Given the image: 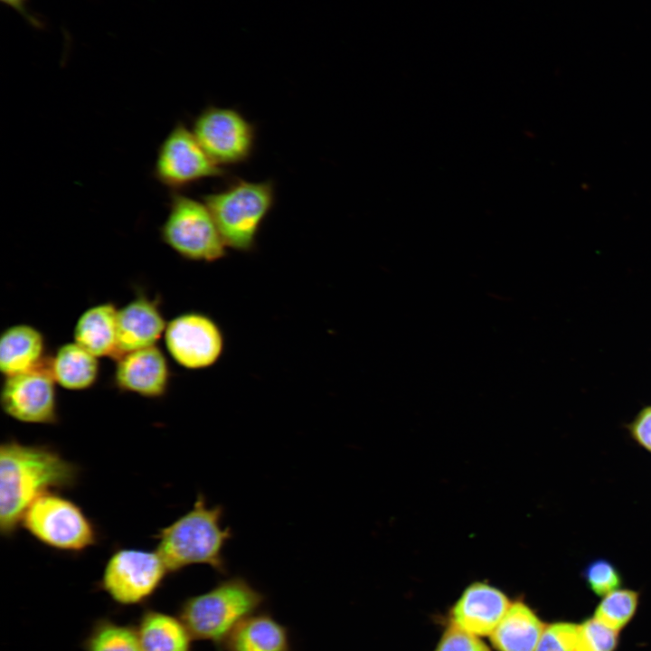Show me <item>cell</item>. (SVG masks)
<instances>
[{
    "mask_svg": "<svg viewBox=\"0 0 651 651\" xmlns=\"http://www.w3.org/2000/svg\"><path fill=\"white\" fill-rule=\"evenodd\" d=\"M80 467L56 449L8 439L0 446V532L10 537L39 496L77 485Z\"/></svg>",
    "mask_w": 651,
    "mask_h": 651,
    "instance_id": "1",
    "label": "cell"
},
{
    "mask_svg": "<svg viewBox=\"0 0 651 651\" xmlns=\"http://www.w3.org/2000/svg\"><path fill=\"white\" fill-rule=\"evenodd\" d=\"M222 506L208 505L199 494L188 512L158 531L156 551L169 574L196 564L226 573L223 550L231 533L222 524Z\"/></svg>",
    "mask_w": 651,
    "mask_h": 651,
    "instance_id": "2",
    "label": "cell"
},
{
    "mask_svg": "<svg viewBox=\"0 0 651 651\" xmlns=\"http://www.w3.org/2000/svg\"><path fill=\"white\" fill-rule=\"evenodd\" d=\"M265 602L261 591L236 575L219 581L206 592L184 599L177 615L193 639L211 641L218 648L241 621L259 611Z\"/></svg>",
    "mask_w": 651,
    "mask_h": 651,
    "instance_id": "3",
    "label": "cell"
},
{
    "mask_svg": "<svg viewBox=\"0 0 651 651\" xmlns=\"http://www.w3.org/2000/svg\"><path fill=\"white\" fill-rule=\"evenodd\" d=\"M228 248L250 252L259 227L275 203L272 180H233L225 189L202 197Z\"/></svg>",
    "mask_w": 651,
    "mask_h": 651,
    "instance_id": "4",
    "label": "cell"
},
{
    "mask_svg": "<svg viewBox=\"0 0 651 651\" xmlns=\"http://www.w3.org/2000/svg\"><path fill=\"white\" fill-rule=\"evenodd\" d=\"M164 243L184 259L212 263L224 258L227 245L206 204L173 192L160 227Z\"/></svg>",
    "mask_w": 651,
    "mask_h": 651,
    "instance_id": "5",
    "label": "cell"
},
{
    "mask_svg": "<svg viewBox=\"0 0 651 651\" xmlns=\"http://www.w3.org/2000/svg\"><path fill=\"white\" fill-rule=\"evenodd\" d=\"M21 526L58 551L80 552L98 541L96 527L81 507L57 492L35 499L24 513Z\"/></svg>",
    "mask_w": 651,
    "mask_h": 651,
    "instance_id": "6",
    "label": "cell"
},
{
    "mask_svg": "<svg viewBox=\"0 0 651 651\" xmlns=\"http://www.w3.org/2000/svg\"><path fill=\"white\" fill-rule=\"evenodd\" d=\"M168 574L156 551L122 548L108 558L99 587L118 605H139L159 590Z\"/></svg>",
    "mask_w": 651,
    "mask_h": 651,
    "instance_id": "7",
    "label": "cell"
},
{
    "mask_svg": "<svg viewBox=\"0 0 651 651\" xmlns=\"http://www.w3.org/2000/svg\"><path fill=\"white\" fill-rule=\"evenodd\" d=\"M192 131L220 166L247 162L255 146V125L234 108L207 106L193 119Z\"/></svg>",
    "mask_w": 651,
    "mask_h": 651,
    "instance_id": "8",
    "label": "cell"
},
{
    "mask_svg": "<svg viewBox=\"0 0 651 651\" xmlns=\"http://www.w3.org/2000/svg\"><path fill=\"white\" fill-rule=\"evenodd\" d=\"M227 175L228 171L212 161L182 122L175 125L158 147L154 176L173 192L205 178Z\"/></svg>",
    "mask_w": 651,
    "mask_h": 651,
    "instance_id": "9",
    "label": "cell"
},
{
    "mask_svg": "<svg viewBox=\"0 0 651 651\" xmlns=\"http://www.w3.org/2000/svg\"><path fill=\"white\" fill-rule=\"evenodd\" d=\"M165 345L171 358L186 370H203L222 357L225 339L222 328L210 316L188 311L167 322Z\"/></svg>",
    "mask_w": 651,
    "mask_h": 651,
    "instance_id": "10",
    "label": "cell"
},
{
    "mask_svg": "<svg viewBox=\"0 0 651 651\" xmlns=\"http://www.w3.org/2000/svg\"><path fill=\"white\" fill-rule=\"evenodd\" d=\"M55 385L47 363L27 372L6 376L0 394L2 410L20 422L56 424L59 413Z\"/></svg>",
    "mask_w": 651,
    "mask_h": 651,
    "instance_id": "11",
    "label": "cell"
},
{
    "mask_svg": "<svg viewBox=\"0 0 651 651\" xmlns=\"http://www.w3.org/2000/svg\"><path fill=\"white\" fill-rule=\"evenodd\" d=\"M115 360L113 382L118 391L148 399L166 394L171 382L170 365L156 345L124 353Z\"/></svg>",
    "mask_w": 651,
    "mask_h": 651,
    "instance_id": "12",
    "label": "cell"
},
{
    "mask_svg": "<svg viewBox=\"0 0 651 651\" xmlns=\"http://www.w3.org/2000/svg\"><path fill=\"white\" fill-rule=\"evenodd\" d=\"M512 601L485 581L468 585L449 610V624L477 637L490 636Z\"/></svg>",
    "mask_w": 651,
    "mask_h": 651,
    "instance_id": "13",
    "label": "cell"
},
{
    "mask_svg": "<svg viewBox=\"0 0 651 651\" xmlns=\"http://www.w3.org/2000/svg\"><path fill=\"white\" fill-rule=\"evenodd\" d=\"M167 322L159 301L145 294L136 296L118 309V357L130 351L156 345Z\"/></svg>",
    "mask_w": 651,
    "mask_h": 651,
    "instance_id": "14",
    "label": "cell"
},
{
    "mask_svg": "<svg viewBox=\"0 0 651 651\" xmlns=\"http://www.w3.org/2000/svg\"><path fill=\"white\" fill-rule=\"evenodd\" d=\"M217 651H292L288 628L270 613L258 611L241 621Z\"/></svg>",
    "mask_w": 651,
    "mask_h": 651,
    "instance_id": "15",
    "label": "cell"
},
{
    "mask_svg": "<svg viewBox=\"0 0 651 651\" xmlns=\"http://www.w3.org/2000/svg\"><path fill=\"white\" fill-rule=\"evenodd\" d=\"M43 334L28 324L6 327L0 335V371L4 377L24 373L46 364Z\"/></svg>",
    "mask_w": 651,
    "mask_h": 651,
    "instance_id": "16",
    "label": "cell"
},
{
    "mask_svg": "<svg viewBox=\"0 0 651 651\" xmlns=\"http://www.w3.org/2000/svg\"><path fill=\"white\" fill-rule=\"evenodd\" d=\"M118 307L111 302L99 303L84 310L74 328V342L98 358L116 359L118 350Z\"/></svg>",
    "mask_w": 651,
    "mask_h": 651,
    "instance_id": "17",
    "label": "cell"
},
{
    "mask_svg": "<svg viewBox=\"0 0 651 651\" xmlns=\"http://www.w3.org/2000/svg\"><path fill=\"white\" fill-rule=\"evenodd\" d=\"M135 626L143 651H192L193 637L178 615L146 607Z\"/></svg>",
    "mask_w": 651,
    "mask_h": 651,
    "instance_id": "18",
    "label": "cell"
},
{
    "mask_svg": "<svg viewBox=\"0 0 651 651\" xmlns=\"http://www.w3.org/2000/svg\"><path fill=\"white\" fill-rule=\"evenodd\" d=\"M544 627L529 605L514 600L489 636L490 641L496 651H534Z\"/></svg>",
    "mask_w": 651,
    "mask_h": 651,
    "instance_id": "19",
    "label": "cell"
},
{
    "mask_svg": "<svg viewBox=\"0 0 651 651\" xmlns=\"http://www.w3.org/2000/svg\"><path fill=\"white\" fill-rule=\"evenodd\" d=\"M99 358L78 344L66 343L48 358L47 366L57 385L73 392L92 388L99 375Z\"/></svg>",
    "mask_w": 651,
    "mask_h": 651,
    "instance_id": "20",
    "label": "cell"
},
{
    "mask_svg": "<svg viewBox=\"0 0 651 651\" xmlns=\"http://www.w3.org/2000/svg\"><path fill=\"white\" fill-rule=\"evenodd\" d=\"M83 651H143L135 625L109 617L95 619L82 639Z\"/></svg>",
    "mask_w": 651,
    "mask_h": 651,
    "instance_id": "21",
    "label": "cell"
},
{
    "mask_svg": "<svg viewBox=\"0 0 651 651\" xmlns=\"http://www.w3.org/2000/svg\"><path fill=\"white\" fill-rule=\"evenodd\" d=\"M637 604L638 594L636 591L617 590L605 596L597 607L594 618L618 631L633 618Z\"/></svg>",
    "mask_w": 651,
    "mask_h": 651,
    "instance_id": "22",
    "label": "cell"
},
{
    "mask_svg": "<svg viewBox=\"0 0 651 651\" xmlns=\"http://www.w3.org/2000/svg\"><path fill=\"white\" fill-rule=\"evenodd\" d=\"M579 625L554 622L545 625L534 651H578Z\"/></svg>",
    "mask_w": 651,
    "mask_h": 651,
    "instance_id": "23",
    "label": "cell"
},
{
    "mask_svg": "<svg viewBox=\"0 0 651 651\" xmlns=\"http://www.w3.org/2000/svg\"><path fill=\"white\" fill-rule=\"evenodd\" d=\"M578 651H614L618 645V633L596 618L579 625Z\"/></svg>",
    "mask_w": 651,
    "mask_h": 651,
    "instance_id": "24",
    "label": "cell"
},
{
    "mask_svg": "<svg viewBox=\"0 0 651 651\" xmlns=\"http://www.w3.org/2000/svg\"><path fill=\"white\" fill-rule=\"evenodd\" d=\"M584 578L590 589L599 596L618 590L622 581L617 568L603 559L590 562L584 571Z\"/></svg>",
    "mask_w": 651,
    "mask_h": 651,
    "instance_id": "25",
    "label": "cell"
},
{
    "mask_svg": "<svg viewBox=\"0 0 651 651\" xmlns=\"http://www.w3.org/2000/svg\"><path fill=\"white\" fill-rule=\"evenodd\" d=\"M433 651H491V649L480 637L449 624Z\"/></svg>",
    "mask_w": 651,
    "mask_h": 651,
    "instance_id": "26",
    "label": "cell"
},
{
    "mask_svg": "<svg viewBox=\"0 0 651 651\" xmlns=\"http://www.w3.org/2000/svg\"><path fill=\"white\" fill-rule=\"evenodd\" d=\"M630 429L635 439L651 452V407L638 413Z\"/></svg>",
    "mask_w": 651,
    "mask_h": 651,
    "instance_id": "27",
    "label": "cell"
},
{
    "mask_svg": "<svg viewBox=\"0 0 651 651\" xmlns=\"http://www.w3.org/2000/svg\"><path fill=\"white\" fill-rule=\"evenodd\" d=\"M2 3L15 10L33 27L42 28V21L28 7V0H1Z\"/></svg>",
    "mask_w": 651,
    "mask_h": 651,
    "instance_id": "28",
    "label": "cell"
}]
</instances>
